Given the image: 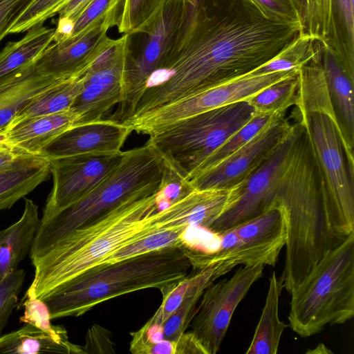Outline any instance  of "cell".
I'll return each instance as SVG.
<instances>
[{"instance_id": "cell-1", "label": "cell", "mask_w": 354, "mask_h": 354, "mask_svg": "<svg viewBox=\"0 0 354 354\" xmlns=\"http://www.w3.org/2000/svg\"><path fill=\"white\" fill-rule=\"evenodd\" d=\"M302 30L301 23L276 19L252 0H183L173 48L149 77L137 111L144 113L245 76Z\"/></svg>"}, {"instance_id": "cell-2", "label": "cell", "mask_w": 354, "mask_h": 354, "mask_svg": "<svg viewBox=\"0 0 354 354\" xmlns=\"http://www.w3.org/2000/svg\"><path fill=\"white\" fill-rule=\"evenodd\" d=\"M181 225L192 226L187 198L169 205L160 187L133 196L30 259L35 296L41 299L153 232Z\"/></svg>"}, {"instance_id": "cell-3", "label": "cell", "mask_w": 354, "mask_h": 354, "mask_svg": "<svg viewBox=\"0 0 354 354\" xmlns=\"http://www.w3.org/2000/svg\"><path fill=\"white\" fill-rule=\"evenodd\" d=\"M183 245L95 267L41 299L53 320L83 315L94 306L123 295L177 283L192 267Z\"/></svg>"}, {"instance_id": "cell-4", "label": "cell", "mask_w": 354, "mask_h": 354, "mask_svg": "<svg viewBox=\"0 0 354 354\" xmlns=\"http://www.w3.org/2000/svg\"><path fill=\"white\" fill-rule=\"evenodd\" d=\"M162 168L163 158L148 141L124 151L120 162L92 192L50 218L40 220L30 249V258L128 198L157 192Z\"/></svg>"}, {"instance_id": "cell-5", "label": "cell", "mask_w": 354, "mask_h": 354, "mask_svg": "<svg viewBox=\"0 0 354 354\" xmlns=\"http://www.w3.org/2000/svg\"><path fill=\"white\" fill-rule=\"evenodd\" d=\"M290 328L301 337L354 315V232L328 250L290 293Z\"/></svg>"}, {"instance_id": "cell-6", "label": "cell", "mask_w": 354, "mask_h": 354, "mask_svg": "<svg viewBox=\"0 0 354 354\" xmlns=\"http://www.w3.org/2000/svg\"><path fill=\"white\" fill-rule=\"evenodd\" d=\"M317 162L327 219L341 239L354 232V160L331 102L297 110Z\"/></svg>"}, {"instance_id": "cell-7", "label": "cell", "mask_w": 354, "mask_h": 354, "mask_svg": "<svg viewBox=\"0 0 354 354\" xmlns=\"http://www.w3.org/2000/svg\"><path fill=\"white\" fill-rule=\"evenodd\" d=\"M256 113L247 101L236 102L173 123L150 136L148 142L190 180L202 164Z\"/></svg>"}, {"instance_id": "cell-8", "label": "cell", "mask_w": 354, "mask_h": 354, "mask_svg": "<svg viewBox=\"0 0 354 354\" xmlns=\"http://www.w3.org/2000/svg\"><path fill=\"white\" fill-rule=\"evenodd\" d=\"M218 238V246L211 251L183 245L194 270L214 266L216 279L238 265L274 266L286 243L284 213L280 207L272 208L222 232Z\"/></svg>"}, {"instance_id": "cell-9", "label": "cell", "mask_w": 354, "mask_h": 354, "mask_svg": "<svg viewBox=\"0 0 354 354\" xmlns=\"http://www.w3.org/2000/svg\"><path fill=\"white\" fill-rule=\"evenodd\" d=\"M183 9V0H162L155 15L131 32L141 39L136 46L128 41L122 98L118 109L109 119L123 123L133 115L149 77L162 66L173 48Z\"/></svg>"}, {"instance_id": "cell-10", "label": "cell", "mask_w": 354, "mask_h": 354, "mask_svg": "<svg viewBox=\"0 0 354 354\" xmlns=\"http://www.w3.org/2000/svg\"><path fill=\"white\" fill-rule=\"evenodd\" d=\"M296 71L246 75L192 93L139 116L131 118L124 124L130 127L133 131L150 136L189 116L245 100L268 86Z\"/></svg>"}, {"instance_id": "cell-11", "label": "cell", "mask_w": 354, "mask_h": 354, "mask_svg": "<svg viewBox=\"0 0 354 354\" xmlns=\"http://www.w3.org/2000/svg\"><path fill=\"white\" fill-rule=\"evenodd\" d=\"M263 265L238 268L229 279L212 283L204 290L191 322L194 335L206 354H216L234 312L251 286L263 275Z\"/></svg>"}, {"instance_id": "cell-12", "label": "cell", "mask_w": 354, "mask_h": 354, "mask_svg": "<svg viewBox=\"0 0 354 354\" xmlns=\"http://www.w3.org/2000/svg\"><path fill=\"white\" fill-rule=\"evenodd\" d=\"M128 35L108 38L84 73L82 92L72 109L79 114L76 124L103 119L122 98V80L128 45Z\"/></svg>"}, {"instance_id": "cell-13", "label": "cell", "mask_w": 354, "mask_h": 354, "mask_svg": "<svg viewBox=\"0 0 354 354\" xmlns=\"http://www.w3.org/2000/svg\"><path fill=\"white\" fill-rule=\"evenodd\" d=\"M117 153L81 154L48 159L53 188L43 209L45 221L92 192L120 162Z\"/></svg>"}, {"instance_id": "cell-14", "label": "cell", "mask_w": 354, "mask_h": 354, "mask_svg": "<svg viewBox=\"0 0 354 354\" xmlns=\"http://www.w3.org/2000/svg\"><path fill=\"white\" fill-rule=\"evenodd\" d=\"M292 123L285 113L275 114L249 142L226 159L192 178L195 189H232L247 180L266 161Z\"/></svg>"}, {"instance_id": "cell-15", "label": "cell", "mask_w": 354, "mask_h": 354, "mask_svg": "<svg viewBox=\"0 0 354 354\" xmlns=\"http://www.w3.org/2000/svg\"><path fill=\"white\" fill-rule=\"evenodd\" d=\"M120 20L119 15L111 14L76 36L52 42L36 59L37 71L63 79L84 72L109 38V29L118 26Z\"/></svg>"}, {"instance_id": "cell-16", "label": "cell", "mask_w": 354, "mask_h": 354, "mask_svg": "<svg viewBox=\"0 0 354 354\" xmlns=\"http://www.w3.org/2000/svg\"><path fill=\"white\" fill-rule=\"evenodd\" d=\"M132 131L128 125L111 119L75 124L50 142L39 156L48 160L81 154L120 153Z\"/></svg>"}, {"instance_id": "cell-17", "label": "cell", "mask_w": 354, "mask_h": 354, "mask_svg": "<svg viewBox=\"0 0 354 354\" xmlns=\"http://www.w3.org/2000/svg\"><path fill=\"white\" fill-rule=\"evenodd\" d=\"M79 114L72 108L35 117L0 129V142L21 153L39 156L55 138L75 125Z\"/></svg>"}, {"instance_id": "cell-18", "label": "cell", "mask_w": 354, "mask_h": 354, "mask_svg": "<svg viewBox=\"0 0 354 354\" xmlns=\"http://www.w3.org/2000/svg\"><path fill=\"white\" fill-rule=\"evenodd\" d=\"M36 59L0 80V129L32 100L67 80L39 73Z\"/></svg>"}, {"instance_id": "cell-19", "label": "cell", "mask_w": 354, "mask_h": 354, "mask_svg": "<svg viewBox=\"0 0 354 354\" xmlns=\"http://www.w3.org/2000/svg\"><path fill=\"white\" fill-rule=\"evenodd\" d=\"M319 63L324 71L330 98L346 143L353 151L354 141V76L335 54L322 44Z\"/></svg>"}, {"instance_id": "cell-20", "label": "cell", "mask_w": 354, "mask_h": 354, "mask_svg": "<svg viewBox=\"0 0 354 354\" xmlns=\"http://www.w3.org/2000/svg\"><path fill=\"white\" fill-rule=\"evenodd\" d=\"M0 353L84 354V351L82 346L69 341L68 332L63 326L54 330H46L26 324L0 337Z\"/></svg>"}, {"instance_id": "cell-21", "label": "cell", "mask_w": 354, "mask_h": 354, "mask_svg": "<svg viewBox=\"0 0 354 354\" xmlns=\"http://www.w3.org/2000/svg\"><path fill=\"white\" fill-rule=\"evenodd\" d=\"M50 174L49 161L27 155L8 167L0 169V211L10 209Z\"/></svg>"}, {"instance_id": "cell-22", "label": "cell", "mask_w": 354, "mask_h": 354, "mask_svg": "<svg viewBox=\"0 0 354 354\" xmlns=\"http://www.w3.org/2000/svg\"><path fill=\"white\" fill-rule=\"evenodd\" d=\"M24 198V209L20 218L0 230V281L18 268L31 248L40 224L38 207Z\"/></svg>"}, {"instance_id": "cell-23", "label": "cell", "mask_w": 354, "mask_h": 354, "mask_svg": "<svg viewBox=\"0 0 354 354\" xmlns=\"http://www.w3.org/2000/svg\"><path fill=\"white\" fill-rule=\"evenodd\" d=\"M300 16L303 32L332 50L343 63L335 0H302Z\"/></svg>"}, {"instance_id": "cell-24", "label": "cell", "mask_w": 354, "mask_h": 354, "mask_svg": "<svg viewBox=\"0 0 354 354\" xmlns=\"http://www.w3.org/2000/svg\"><path fill=\"white\" fill-rule=\"evenodd\" d=\"M283 288L280 279L272 272L259 322L246 354H276L281 335L288 326L279 318V301Z\"/></svg>"}, {"instance_id": "cell-25", "label": "cell", "mask_w": 354, "mask_h": 354, "mask_svg": "<svg viewBox=\"0 0 354 354\" xmlns=\"http://www.w3.org/2000/svg\"><path fill=\"white\" fill-rule=\"evenodd\" d=\"M86 70L64 80L32 100L5 126H12L29 118L56 113L71 108L83 89L84 73Z\"/></svg>"}, {"instance_id": "cell-26", "label": "cell", "mask_w": 354, "mask_h": 354, "mask_svg": "<svg viewBox=\"0 0 354 354\" xmlns=\"http://www.w3.org/2000/svg\"><path fill=\"white\" fill-rule=\"evenodd\" d=\"M55 30L39 24L21 39L8 42L0 51V80L35 60L53 41Z\"/></svg>"}, {"instance_id": "cell-27", "label": "cell", "mask_w": 354, "mask_h": 354, "mask_svg": "<svg viewBox=\"0 0 354 354\" xmlns=\"http://www.w3.org/2000/svg\"><path fill=\"white\" fill-rule=\"evenodd\" d=\"M322 44L301 31L283 50L271 60L248 73L263 75L280 71H298L302 66L319 62Z\"/></svg>"}, {"instance_id": "cell-28", "label": "cell", "mask_w": 354, "mask_h": 354, "mask_svg": "<svg viewBox=\"0 0 354 354\" xmlns=\"http://www.w3.org/2000/svg\"><path fill=\"white\" fill-rule=\"evenodd\" d=\"M214 267L198 270L191 277H186L178 283L167 286L160 290L162 302L155 314L145 324H162L187 297L203 292L206 288L216 280Z\"/></svg>"}, {"instance_id": "cell-29", "label": "cell", "mask_w": 354, "mask_h": 354, "mask_svg": "<svg viewBox=\"0 0 354 354\" xmlns=\"http://www.w3.org/2000/svg\"><path fill=\"white\" fill-rule=\"evenodd\" d=\"M297 72L268 86L245 100L256 113L280 114L295 106L298 91Z\"/></svg>"}, {"instance_id": "cell-30", "label": "cell", "mask_w": 354, "mask_h": 354, "mask_svg": "<svg viewBox=\"0 0 354 354\" xmlns=\"http://www.w3.org/2000/svg\"><path fill=\"white\" fill-rule=\"evenodd\" d=\"M189 228L187 225H181L158 230L120 249L97 266H108L166 247L183 245L187 242L184 236Z\"/></svg>"}, {"instance_id": "cell-31", "label": "cell", "mask_w": 354, "mask_h": 354, "mask_svg": "<svg viewBox=\"0 0 354 354\" xmlns=\"http://www.w3.org/2000/svg\"><path fill=\"white\" fill-rule=\"evenodd\" d=\"M273 116L274 115L272 114L257 113L247 124L227 139L202 164L193 178L218 165L245 145L269 122Z\"/></svg>"}, {"instance_id": "cell-32", "label": "cell", "mask_w": 354, "mask_h": 354, "mask_svg": "<svg viewBox=\"0 0 354 354\" xmlns=\"http://www.w3.org/2000/svg\"><path fill=\"white\" fill-rule=\"evenodd\" d=\"M69 0H33L16 20L9 34L27 32L48 19L58 15Z\"/></svg>"}, {"instance_id": "cell-33", "label": "cell", "mask_w": 354, "mask_h": 354, "mask_svg": "<svg viewBox=\"0 0 354 354\" xmlns=\"http://www.w3.org/2000/svg\"><path fill=\"white\" fill-rule=\"evenodd\" d=\"M162 0H125L119 25L120 33L136 30L156 13Z\"/></svg>"}, {"instance_id": "cell-34", "label": "cell", "mask_w": 354, "mask_h": 354, "mask_svg": "<svg viewBox=\"0 0 354 354\" xmlns=\"http://www.w3.org/2000/svg\"><path fill=\"white\" fill-rule=\"evenodd\" d=\"M203 293L198 292L186 297L162 324L164 339L176 342L185 332L197 311V304Z\"/></svg>"}, {"instance_id": "cell-35", "label": "cell", "mask_w": 354, "mask_h": 354, "mask_svg": "<svg viewBox=\"0 0 354 354\" xmlns=\"http://www.w3.org/2000/svg\"><path fill=\"white\" fill-rule=\"evenodd\" d=\"M25 277L24 270L17 268L0 281V337L13 309L17 306Z\"/></svg>"}, {"instance_id": "cell-36", "label": "cell", "mask_w": 354, "mask_h": 354, "mask_svg": "<svg viewBox=\"0 0 354 354\" xmlns=\"http://www.w3.org/2000/svg\"><path fill=\"white\" fill-rule=\"evenodd\" d=\"M18 309L24 308V315L20 317L21 323L29 324L42 330H54L59 325H53L51 323V317L49 309L46 303L37 298L35 294V288L32 284L26 291Z\"/></svg>"}, {"instance_id": "cell-37", "label": "cell", "mask_w": 354, "mask_h": 354, "mask_svg": "<svg viewBox=\"0 0 354 354\" xmlns=\"http://www.w3.org/2000/svg\"><path fill=\"white\" fill-rule=\"evenodd\" d=\"M125 0H92L75 21L70 37L76 36L111 14L122 15Z\"/></svg>"}, {"instance_id": "cell-38", "label": "cell", "mask_w": 354, "mask_h": 354, "mask_svg": "<svg viewBox=\"0 0 354 354\" xmlns=\"http://www.w3.org/2000/svg\"><path fill=\"white\" fill-rule=\"evenodd\" d=\"M270 17L286 22H300L299 11L293 0H252Z\"/></svg>"}, {"instance_id": "cell-39", "label": "cell", "mask_w": 354, "mask_h": 354, "mask_svg": "<svg viewBox=\"0 0 354 354\" xmlns=\"http://www.w3.org/2000/svg\"><path fill=\"white\" fill-rule=\"evenodd\" d=\"M85 353H115V344L111 339V332L106 328L94 324L87 330L85 345L82 346Z\"/></svg>"}, {"instance_id": "cell-40", "label": "cell", "mask_w": 354, "mask_h": 354, "mask_svg": "<svg viewBox=\"0 0 354 354\" xmlns=\"http://www.w3.org/2000/svg\"><path fill=\"white\" fill-rule=\"evenodd\" d=\"M130 352L134 354H176V342L163 339L152 342L138 330L130 333Z\"/></svg>"}, {"instance_id": "cell-41", "label": "cell", "mask_w": 354, "mask_h": 354, "mask_svg": "<svg viewBox=\"0 0 354 354\" xmlns=\"http://www.w3.org/2000/svg\"><path fill=\"white\" fill-rule=\"evenodd\" d=\"M33 0H0V42Z\"/></svg>"}, {"instance_id": "cell-42", "label": "cell", "mask_w": 354, "mask_h": 354, "mask_svg": "<svg viewBox=\"0 0 354 354\" xmlns=\"http://www.w3.org/2000/svg\"><path fill=\"white\" fill-rule=\"evenodd\" d=\"M176 354H206V352L192 332H185L176 341Z\"/></svg>"}, {"instance_id": "cell-43", "label": "cell", "mask_w": 354, "mask_h": 354, "mask_svg": "<svg viewBox=\"0 0 354 354\" xmlns=\"http://www.w3.org/2000/svg\"><path fill=\"white\" fill-rule=\"evenodd\" d=\"M92 0H69L58 13L59 18L66 17L74 21Z\"/></svg>"}, {"instance_id": "cell-44", "label": "cell", "mask_w": 354, "mask_h": 354, "mask_svg": "<svg viewBox=\"0 0 354 354\" xmlns=\"http://www.w3.org/2000/svg\"><path fill=\"white\" fill-rule=\"evenodd\" d=\"M74 25L75 21L69 18H59L53 42H60L69 38L73 31Z\"/></svg>"}, {"instance_id": "cell-45", "label": "cell", "mask_w": 354, "mask_h": 354, "mask_svg": "<svg viewBox=\"0 0 354 354\" xmlns=\"http://www.w3.org/2000/svg\"><path fill=\"white\" fill-rule=\"evenodd\" d=\"M307 353H331L332 352L328 350L324 344H319L316 348L313 350H308Z\"/></svg>"}]
</instances>
